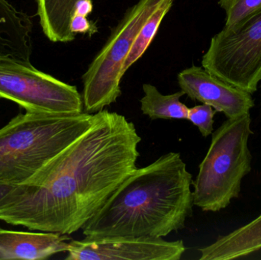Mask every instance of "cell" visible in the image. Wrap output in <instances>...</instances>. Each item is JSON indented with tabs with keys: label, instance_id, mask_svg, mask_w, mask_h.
<instances>
[{
	"label": "cell",
	"instance_id": "cell-1",
	"mask_svg": "<svg viewBox=\"0 0 261 260\" xmlns=\"http://www.w3.org/2000/svg\"><path fill=\"white\" fill-rule=\"evenodd\" d=\"M141 141L125 116L95 113L86 132L17 185L0 221L42 232H78L136 169Z\"/></svg>",
	"mask_w": 261,
	"mask_h": 260
},
{
	"label": "cell",
	"instance_id": "cell-2",
	"mask_svg": "<svg viewBox=\"0 0 261 260\" xmlns=\"http://www.w3.org/2000/svg\"><path fill=\"white\" fill-rule=\"evenodd\" d=\"M193 177L179 153L136 168L83 226L86 238H162L193 214Z\"/></svg>",
	"mask_w": 261,
	"mask_h": 260
},
{
	"label": "cell",
	"instance_id": "cell-3",
	"mask_svg": "<svg viewBox=\"0 0 261 260\" xmlns=\"http://www.w3.org/2000/svg\"><path fill=\"white\" fill-rule=\"evenodd\" d=\"M94 114L26 112L0 128V183L19 185L91 126Z\"/></svg>",
	"mask_w": 261,
	"mask_h": 260
},
{
	"label": "cell",
	"instance_id": "cell-4",
	"mask_svg": "<svg viewBox=\"0 0 261 260\" xmlns=\"http://www.w3.org/2000/svg\"><path fill=\"white\" fill-rule=\"evenodd\" d=\"M253 134L250 113L227 119L213 133L208 152L193 181L194 206L204 212H217L239 198L242 180L251 171L248 141Z\"/></svg>",
	"mask_w": 261,
	"mask_h": 260
},
{
	"label": "cell",
	"instance_id": "cell-5",
	"mask_svg": "<svg viewBox=\"0 0 261 260\" xmlns=\"http://www.w3.org/2000/svg\"><path fill=\"white\" fill-rule=\"evenodd\" d=\"M164 0H139L113 29L82 76L83 102L90 114L115 103L122 95V67L138 32Z\"/></svg>",
	"mask_w": 261,
	"mask_h": 260
},
{
	"label": "cell",
	"instance_id": "cell-6",
	"mask_svg": "<svg viewBox=\"0 0 261 260\" xmlns=\"http://www.w3.org/2000/svg\"><path fill=\"white\" fill-rule=\"evenodd\" d=\"M18 104L26 112L81 114L83 96L69 85L37 70L30 61L0 56V99Z\"/></svg>",
	"mask_w": 261,
	"mask_h": 260
},
{
	"label": "cell",
	"instance_id": "cell-7",
	"mask_svg": "<svg viewBox=\"0 0 261 260\" xmlns=\"http://www.w3.org/2000/svg\"><path fill=\"white\" fill-rule=\"evenodd\" d=\"M202 66L213 76L255 93L261 80V10L238 28L216 34Z\"/></svg>",
	"mask_w": 261,
	"mask_h": 260
},
{
	"label": "cell",
	"instance_id": "cell-8",
	"mask_svg": "<svg viewBox=\"0 0 261 260\" xmlns=\"http://www.w3.org/2000/svg\"><path fill=\"white\" fill-rule=\"evenodd\" d=\"M182 240L162 238H86L70 241L67 260H179L185 253Z\"/></svg>",
	"mask_w": 261,
	"mask_h": 260
},
{
	"label": "cell",
	"instance_id": "cell-9",
	"mask_svg": "<svg viewBox=\"0 0 261 260\" xmlns=\"http://www.w3.org/2000/svg\"><path fill=\"white\" fill-rule=\"evenodd\" d=\"M177 80L189 98L210 105L227 119L248 114L254 106L251 93L213 76L202 67L185 69L178 74Z\"/></svg>",
	"mask_w": 261,
	"mask_h": 260
},
{
	"label": "cell",
	"instance_id": "cell-10",
	"mask_svg": "<svg viewBox=\"0 0 261 260\" xmlns=\"http://www.w3.org/2000/svg\"><path fill=\"white\" fill-rule=\"evenodd\" d=\"M68 235L18 232L0 227V260L45 259L68 250Z\"/></svg>",
	"mask_w": 261,
	"mask_h": 260
},
{
	"label": "cell",
	"instance_id": "cell-11",
	"mask_svg": "<svg viewBox=\"0 0 261 260\" xmlns=\"http://www.w3.org/2000/svg\"><path fill=\"white\" fill-rule=\"evenodd\" d=\"M32 20L7 0H0V56L30 61Z\"/></svg>",
	"mask_w": 261,
	"mask_h": 260
},
{
	"label": "cell",
	"instance_id": "cell-12",
	"mask_svg": "<svg viewBox=\"0 0 261 260\" xmlns=\"http://www.w3.org/2000/svg\"><path fill=\"white\" fill-rule=\"evenodd\" d=\"M261 250V214L214 243L199 249L200 260H231L249 256Z\"/></svg>",
	"mask_w": 261,
	"mask_h": 260
},
{
	"label": "cell",
	"instance_id": "cell-13",
	"mask_svg": "<svg viewBox=\"0 0 261 260\" xmlns=\"http://www.w3.org/2000/svg\"><path fill=\"white\" fill-rule=\"evenodd\" d=\"M81 0H37L43 32L52 42L67 43L76 36L70 32L73 11Z\"/></svg>",
	"mask_w": 261,
	"mask_h": 260
},
{
	"label": "cell",
	"instance_id": "cell-14",
	"mask_svg": "<svg viewBox=\"0 0 261 260\" xmlns=\"http://www.w3.org/2000/svg\"><path fill=\"white\" fill-rule=\"evenodd\" d=\"M144 96L141 98V109L143 114L151 120L156 119H188L189 108L180 102L185 95L181 90L170 95H163L151 84L143 85Z\"/></svg>",
	"mask_w": 261,
	"mask_h": 260
},
{
	"label": "cell",
	"instance_id": "cell-15",
	"mask_svg": "<svg viewBox=\"0 0 261 260\" xmlns=\"http://www.w3.org/2000/svg\"><path fill=\"white\" fill-rule=\"evenodd\" d=\"M173 4V0H164L141 27L124 63L122 70L123 76L127 70L138 61L147 50L150 43L154 38L163 19L168 13Z\"/></svg>",
	"mask_w": 261,
	"mask_h": 260
},
{
	"label": "cell",
	"instance_id": "cell-16",
	"mask_svg": "<svg viewBox=\"0 0 261 260\" xmlns=\"http://www.w3.org/2000/svg\"><path fill=\"white\" fill-rule=\"evenodd\" d=\"M225 12L223 30L232 31L240 27L261 10V0H219Z\"/></svg>",
	"mask_w": 261,
	"mask_h": 260
},
{
	"label": "cell",
	"instance_id": "cell-17",
	"mask_svg": "<svg viewBox=\"0 0 261 260\" xmlns=\"http://www.w3.org/2000/svg\"><path fill=\"white\" fill-rule=\"evenodd\" d=\"M217 111L206 104L189 108L187 120L196 125L202 137H207L213 133L214 116Z\"/></svg>",
	"mask_w": 261,
	"mask_h": 260
},
{
	"label": "cell",
	"instance_id": "cell-18",
	"mask_svg": "<svg viewBox=\"0 0 261 260\" xmlns=\"http://www.w3.org/2000/svg\"><path fill=\"white\" fill-rule=\"evenodd\" d=\"M70 32L74 36L77 34H88L91 37L98 32L97 27L94 23L89 21L87 17L75 15L72 17L70 24Z\"/></svg>",
	"mask_w": 261,
	"mask_h": 260
},
{
	"label": "cell",
	"instance_id": "cell-19",
	"mask_svg": "<svg viewBox=\"0 0 261 260\" xmlns=\"http://www.w3.org/2000/svg\"><path fill=\"white\" fill-rule=\"evenodd\" d=\"M93 0H81L76 4L73 15H79L87 17L93 12Z\"/></svg>",
	"mask_w": 261,
	"mask_h": 260
},
{
	"label": "cell",
	"instance_id": "cell-20",
	"mask_svg": "<svg viewBox=\"0 0 261 260\" xmlns=\"http://www.w3.org/2000/svg\"><path fill=\"white\" fill-rule=\"evenodd\" d=\"M17 185L0 183V209H3L9 201V197Z\"/></svg>",
	"mask_w": 261,
	"mask_h": 260
}]
</instances>
